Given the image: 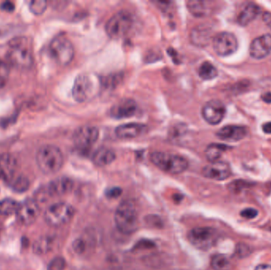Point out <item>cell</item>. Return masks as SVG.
<instances>
[{
    "mask_svg": "<svg viewBox=\"0 0 271 270\" xmlns=\"http://www.w3.org/2000/svg\"><path fill=\"white\" fill-rule=\"evenodd\" d=\"M114 222L117 228L124 234H132L137 230L138 213L133 200H126L119 205L115 212Z\"/></svg>",
    "mask_w": 271,
    "mask_h": 270,
    "instance_id": "6da1fadb",
    "label": "cell"
},
{
    "mask_svg": "<svg viewBox=\"0 0 271 270\" xmlns=\"http://www.w3.org/2000/svg\"><path fill=\"white\" fill-rule=\"evenodd\" d=\"M38 167L46 175H52L62 169L64 156L62 151L53 145H44L37 152Z\"/></svg>",
    "mask_w": 271,
    "mask_h": 270,
    "instance_id": "7a4b0ae2",
    "label": "cell"
},
{
    "mask_svg": "<svg viewBox=\"0 0 271 270\" xmlns=\"http://www.w3.org/2000/svg\"><path fill=\"white\" fill-rule=\"evenodd\" d=\"M11 63L20 69H29L34 61L31 45L25 38H17L11 41L8 52Z\"/></svg>",
    "mask_w": 271,
    "mask_h": 270,
    "instance_id": "3957f363",
    "label": "cell"
},
{
    "mask_svg": "<svg viewBox=\"0 0 271 270\" xmlns=\"http://www.w3.org/2000/svg\"><path fill=\"white\" fill-rule=\"evenodd\" d=\"M152 162L161 171L171 174L179 175L188 168V161L179 155L164 151H154L150 155Z\"/></svg>",
    "mask_w": 271,
    "mask_h": 270,
    "instance_id": "277c9868",
    "label": "cell"
},
{
    "mask_svg": "<svg viewBox=\"0 0 271 270\" xmlns=\"http://www.w3.org/2000/svg\"><path fill=\"white\" fill-rule=\"evenodd\" d=\"M99 89V82L96 76L91 74L79 75L77 76L73 88L72 95L78 103H85L92 99L96 95Z\"/></svg>",
    "mask_w": 271,
    "mask_h": 270,
    "instance_id": "5b68a950",
    "label": "cell"
},
{
    "mask_svg": "<svg viewBox=\"0 0 271 270\" xmlns=\"http://www.w3.org/2000/svg\"><path fill=\"white\" fill-rule=\"evenodd\" d=\"M75 215V209L70 204L57 202L47 208L45 220L49 226L61 227L69 223Z\"/></svg>",
    "mask_w": 271,
    "mask_h": 270,
    "instance_id": "8992f818",
    "label": "cell"
},
{
    "mask_svg": "<svg viewBox=\"0 0 271 270\" xmlns=\"http://www.w3.org/2000/svg\"><path fill=\"white\" fill-rule=\"evenodd\" d=\"M133 25V16L129 11H118L106 22V33L111 38L118 39L126 36Z\"/></svg>",
    "mask_w": 271,
    "mask_h": 270,
    "instance_id": "52a82bcc",
    "label": "cell"
},
{
    "mask_svg": "<svg viewBox=\"0 0 271 270\" xmlns=\"http://www.w3.org/2000/svg\"><path fill=\"white\" fill-rule=\"evenodd\" d=\"M188 240L196 248L209 250L218 241V231L213 227H199L193 228L187 234Z\"/></svg>",
    "mask_w": 271,
    "mask_h": 270,
    "instance_id": "ba28073f",
    "label": "cell"
},
{
    "mask_svg": "<svg viewBox=\"0 0 271 270\" xmlns=\"http://www.w3.org/2000/svg\"><path fill=\"white\" fill-rule=\"evenodd\" d=\"M49 51L54 60L61 65L69 64L75 55L72 42L63 36H58L52 39L49 45Z\"/></svg>",
    "mask_w": 271,
    "mask_h": 270,
    "instance_id": "9c48e42d",
    "label": "cell"
},
{
    "mask_svg": "<svg viewBox=\"0 0 271 270\" xmlns=\"http://www.w3.org/2000/svg\"><path fill=\"white\" fill-rule=\"evenodd\" d=\"M213 46L216 53L219 56H230L238 49V41L231 32H220L214 37Z\"/></svg>",
    "mask_w": 271,
    "mask_h": 270,
    "instance_id": "30bf717a",
    "label": "cell"
},
{
    "mask_svg": "<svg viewBox=\"0 0 271 270\" xmlns=\"http://www.w3.org/2000/svg\"><path fill=\"white\" fill-rule=\"evenodd\" d=\"M99 135V129L96 127H80L74 132L73 142L79 149L86 150L97 141Z\"/></svg>",
    "mask_w": 271,
    "mask_h": 270,
    "instance_id": "8fae6325",
    "label": "cell"
},
{
    "mask_svg": "<svg viewBox=\"0 0 271 270\" xmlns=\"http://www.w3.org/2000/svg\"><path fill=\"white\" fill-rule=\"evenodd\" d=\"M226 114L225 105L218 100H211L205 103L201 110L202 117L210 124H218L221 122Z\"/></svg>",
    "mask_w": 271,
    "mask_h": 270,
    "instance_id": "7c38bea8",
    "label": "cell"
},
{
    "mask_svg": "<svg viewBox=\"0 0 271 270\" xmlns=\"http://www.w3.org/2000/svg\"><path fill=\"white\" fill-rule=\"evenodd\" d=\"M41 213L38 202L33 199H28L21 204L17 212L18 221L23 225H31L36 221Z\"/></svg>",
    "mask_w": 271,
    "mask_h": 270,
    "instance_id": "4fadbf2b",
    "label": "cell"
},
{
    "mask_svg": "<svg viewBox=\"0 0 271 270\" xmlns=\"http://www.w3.org/2000/svg\"><path fill=\"white\" fill-rule=\"evenodd\" d=\"M203 176L216 181H223L228 179L232 175V171L228 163L225 162H211L202 169Z\"/></svg>",
    "mask_w": 271,
    "mask_h": 270,
    "instance_id": "5bb4252c",
    "label": "cell"
},
{
    "mask_svg": "<svg viewBox=\"0 0 271 270\" xmlns=\"http://www.w3.org/2000/svg\"><path fill=\"white\" fill-rule=\"evenodd\" d=\"M18 164L17 159L11 154L0 155V179L11 183L15 178L18 171Z\"/></svg>",
    "mask_w": 271,
    "mask_h": 270,
    "instance_id": "9a60e30c",
    "label": "cell"
},
{
    "mask_svg": "<svg viewBox=\"0 0 271 270\" xmlns=\"http://www.w3.org/2000/svg\"><path fill=\"white\" fill-rule=\"evenodd\" d=\"M271 52V35H264L255 38L250 45V54L252 57L261 60Z\"/></svg>",
    "mask_w": 271,
    "mask_h": 270,
    "instance_id": "2e32d148",
    "label": "cell"
},
{
    "mask_svg": "<svg viewBox=\"0 0 271 270\" xmlns=\"http://www.w3.org/2000/svg\"><path fill=\"white\" fill-rule=\"evenodd\" d=\"M137 104L134 100L126 98L118 102L110 110V115L113 118L123 119L134 116L137 111Z\"/></svg>",
    "mask_w": 271,
    "mask_h": 270,
    "instance_id": "e0dca14e",
    "label": "cell"
},
{
    "mask_svg": "<svg viewBox=\"0 0 271 270\" xmlns=\"http://www.w3.org/2000/svg\"><path fill=\"white\" fill-rule=\"evenodd\" d=\"M146 131L144 124L140 123H127L119 125L115 129V134L120 139H133L142 135Z\"/></svg>",
    "mask_w": 271,
    "mask_h": 270,
    "instance_id": "ac0fdd59",
    "label": "cell"
},
{
    "mask_svg": "<svg viewBox=\"0 0 271 270\" xmlns=\"http://www.w3.org/2000/svg\"><path fill=\"white\" fill-rule=\"evenodd\" d=\"M248 134L246 128L238 125H227L217 132V136L222 141L237 142L241 141Z\"/></svg>",
    "mask_w": 271,
    "mask_h": 270,
    "instance_id": "d6986e66",
    "label": "cell"
},
{
    "mask_svg": "<svg viewBox=\"0 0 271 270\" xmlns=\"http://www.w3.org/2000/svg\"><path fill=\"white\" fill-rule=\"evenodd\" d=\"M73 188V182L72 179L62 177L51 182L47 188L48 194L52 196H64L70 193Z\"/></svg>",
    "mask_w": 271,
    "mask_h": 270,
    "instance_id": "ffe728a7",
    "label": "cell"
},
{
    "mask_svg": "<svg viewBox=\"0 0 271 270\" xmlns=\"http://www.w3.org/2000/svg\"><path fill=\"white\" fill-rule=\"evenodd\" d=\"M260 13V8L254 3H250L239 14L237 22L241 26H247L255 20Z\"/></svg>",
    "mask_w": 271,
    "mask_h": 270,
    "instance_id": "44dd1931",
    "label": "cell"
},
{
    "mask_svg": "<svg viewBox=\"0 0 271 270\" xmlns=\"http://www.w3.org/2000/svg\"><path fill=\"white\" fill-rule=\"evenodd\" d=\"M116 159V154L110 148H100L94 153L92 160L94 163L99 166H105L110 165Z\"/></svg>",
    "mask_w": 271,
    "mask_h": 270,
    "instance_id": "7402d4cb",
    "label": "cell"
},
{
    "mask_svg": "<svg viewBox=\"0 0 271 270\" xmlns=\"http://www.w3.org/2000/svg\"><path fill=\"white\" fill-rule=\"evenodd\" d=\"M228 148V146L224 144H210L205 150V156L209 162H218L222 154L226 151Z\"/></svg>",
    "mask_w": 271,
    "mask_h": 270,
    "instance_id": "603a6c76",
    "label": "cell"
},
{
    "mask_svg": "<svg viewBox=\"0 0 271 270\" xmlns=\"http://www.w3.org/2000/svg\"><path fill=\"white\" fill-rule=\"evenodd\" d=\"M211 266L214 270H231L232 261L224 254H216L211 259Z\"/></svg>",
    "mask_w": 271,
    "mask_h": 270,
    "instance_id": "cb8c5ba5",
    "label": "cell"
},
{
    "mask_svg": "<svg viewBox=\"0 0 271 270\" xmlns=\"http://www.w3.org/2000/svg\"><path fill=\"white\" fill-rule=\"evenodd\" d=\"M198 74L203 80H211L215 79L218 75V69L210 62H204L198 69Z\"/></svg>",
    "mask_w": 271,
    "mask_h": 270,
    "instance_id": "d4e9b609",
    "label": "cell"
},
{
    "mask_svg": "<svg viewBox=\"0 0 271 270\" xmlns=\"http://www.w3.org/2000/svg\"><path fill=\"white\" fill-rule=\"evenodd\" d=\"M19 204L13 199L7 198L0 200V215L10 216L18 212Z\"/></svg>",
    "mask_w": 271,
    "mask_h": 270,
    "instance_id": "484cf974",
    "label": "cell"
},
{
    "mask_svg": "<svg viewBox=\"0 0 271 270\" xmlns=\"http://www.w3.org/2000/svg\"><path fill=\"white\" fill-rule=\"evenodd\" d=\"M52 247V240L49 237L39 239L34 243V251L38 254H45L50 251Z\"/></svg>",
    "mask_w": 271,
    "mask_h": 270,
    "instance_id": "4316f807",
    "label": "cell"
},
{
    "mask_svg": "<svg viewBox=\"0 0 271 270\" xmlns=\"http://www.w3.org/2000/svg\"><path fill=\"white\" fill-rule=\"evenodd\" d=\"M189 11L195 17H202L206 14V6L202 1H188L187 3Z\"/></svg>",
    "mask_w": 271,
    "mask_h": 270,
    "instance_id": "83f0119b",
    "label": "cell"
},
{
    "mask_svg": "<svg viewBox=\"0 0 271 270\" xmlns=\"http://www.w3.org/2000/svg\"><path fill=\"white\" fill-rule=\"evenodd\" d=\"M29 180L27 179L26 177L23 175H19V176L15 177L14 180L10 183V185L15 192L18 193H23L29 187Z\"/></svg>",
    "mask_w": 271,
    "mask_h": 270,
    "instance_id": "f1b7e54d",
    "label": "cell"
},
{
    "mask_svg": "<svg viewBox=\"0 0 271 270\" xmlns=\"http://www.w3.org/2000/svg\"><path fill=\"white\" fill-rule=\"evenodd\" d=\"M209 35L205 29L197 28L191 32V40L197 45H205L208 42Z\"/></svg>",
    "mask_w": 271,
    "mask_h": 270,
    "instance_id": "f546056e",
    "label": "cell"
},
{
    "mask_svg": "<svg viewBox=\"0 0 271 270\" xmlns=\"http://www.w3.org/2000/svg\"><path fill=\"white\" fill-rule=\"evenodd\" d=\"M66 261L62 257H56L49 262L47 270H65Z\"/></svg>",
    "mask_w": 271,
    "mask_h": 270,
    "instance_id": "4dcf8cb0",
    "label": "cell"
},
{
    "mask_svg": "<svg viewBox=\"0 0 271 270\" xmlns=\"http://www.w3.org/2000/svg\"><path fill=\"white\" fill-rule=\"evenodd\" d=\"M47 8L46 1L37 0L31 3V10L35 15H42Z\"/></svg>",
    "mask_w": 271,
    "mask_h": 270,
    "instance_id": "1f68e13d",
    "label": "cell"
},
{
    "mask_svg": "<svg viewBox=\"0 0 271 270\" xmlns=\"http://www.w3.org/2000/svg\"><path fill=\"white\" fill-rule=\"evenodd\" d=\"M252 253V250L250 248L249 246L247 245L245 243H239L235 250V254L237 257L239 258H247Z\"/></svg>",
    "mask_w": 271,
    "mask_h": 270,
    "instance_id": "d6a6232c",
    "label": "cell"
},
{
    "mask_svg": "<svg viewBox=\"0 0 271 270\" xmlns=\"http://www.w3.org/2000/svg\"><path fill=\"white\" fill-rule=\"evenodd\" d=\"M240 215L244 218L252 220V219L255 218L259 215V212L256 209L248 208V209H245L241 211Z\"/></svg>",
    "mask_w": 271,
    "mask_h": 270,
    "instance_id": "836d02e7",
    "label": "cell"
},
{
    "mask_svg": "<svg viewBox=\"0 0 271 270\" xmlns=\"http://www.w3.org/2000/svg\"><path fill=\"white\" fill-rule=\"evenodd\" d=\"M121 193H122V189L120 188H112V189H109V190L106 192V195H107L108 197L110 198H116V197H118L120 196Z\"/></svg>",
    "mask_w": 271,
    "mask_h": 270,
    "instance_id": "e575fe53",
    "label": "cell"
},
{
    "mask_svg": "<svg viewBox=\"0 0 271 270\" xmlns=\"http://www.w3.org/2000/svg\"><path fill=\"white\" fill-rule=\"evenodd\" d=\"M9 69L5 63H0V80L5 79L8 76Z\"/></svg>",
    "mask_w": 271,
    "mask_h": 270,
    "instance_id": "d590c367",
    "label": "cell"
},
{
    "mask_svg": "<svg viewBox=\"0 0 271 270\" xmlns=\"http://www.w3.org/2000/svg\"><path fill=\"white\" fill-rule=\"evenodd\" d=\"M1 8H2L4 11H8V12H11V11L15 10V4H13L11 2H4L3 3L2 5H1Z\"/></svg>",
    "mask_w": 271,
    "mask_h": 270,
    "instance_id": "8d00e7d4",
    "label": "cell"
},
{
    "mask_svg": "<svg viewBox=\"0 0 271 270\" xmlns=\"http://www.w3.org/2000/svg\"><path fill=\"white\" fill-rule=\"evenodd\" d=\"M263 21L264 22H265V23H266L271 29V13H264Z\"/></svg>",
    "mask_w": 271,
    "mask_h": 270,
    "instance_id": "74e56055",
    "label": "cell"
},
{
    "mask_svg": "<svg viewBox=\"0 0 271 270\" xmlns=\"http://www.w3.org/2000/svg\"><path fill=\"white\" fill-rule=\"evenodd\" d=\"M262 130L266 134H271V122H267L262 125Z\"/></svg>",
    "mask_w": 271,
    "mask_h": 270,
    "instance_id": "f35d334b",
    "label": "cell"
},
{
    "mask_svg": "<svg viewBox=\"0 0 271 270\" xmlns=\"http://www.w3.org/2000/svg\"><path fill=\"white\" fill-rule=\"evenodd\" d=\"M262 99L263 100L265 103H271V93L267 92V93H265V94H262Z\"/></svg>",
    "mask_w": 271,
    "mask_h": 270,
    "instance_id": "ab89813d",
    "label": "cell"
},
{
    "mask_svg": "<svg viewBox=\"0 0 271 270\" xmlns=\"http://www.w3.org/2000/svg\"><path fill=\"white\" fill-rule=\"evenodd\" d=\"M255 270H271V265L262 264V265H259L256 266Z\"/></svg>",
    "mask_w": 271,
    "mask_h": 270,
    "instance_id": "60d3db41",
    "label": "cell"
},
{
    "mask_svg": "<svg viewBox=\"0 0 271 270\" xmlns=\"http://www.w3.org/2000/svg\"><path fill=\"white\" fill-rule=\"evenodd\" d=\"M270 230H271V229H270Z\"/></svg>",
    "mask_w": 271,
    "mask_h": 270,
    "instance_id": "b9f144b4",
    "label": "cell"
}]
</instances>
